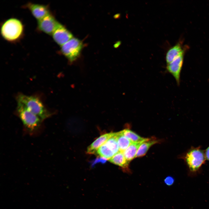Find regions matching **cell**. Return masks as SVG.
<instances>
[{
    "label": "cell",
    "instance_id": "obj_3",
    "mask_svg": "<svg viewBox=\"0 0 209 209\" xmlns=\"http://www.w3.org/2000/svg\"><path fill=\"white\" fill-rule=\"evenodd\" d=\"M182 158L184 159L189 170L192 172L198 171L206 160L205 151L199 146L192 147Z\"/></svg>",
    "mask_w": 209,
    "mask_h": 209
},
{
    "label": "cell",
    "instance_id": "obj_18",
    "mask_svg": "<svg viewBox=\"0 0 209 209\" xmlns=\"http://www.w3.org/2000/svg\"><path fill=\"white\" fill-rule=\"evenodd\" d=\"M174 178L171 176H167L164 180L165 183L167 186H171L174 183Z\"/></svg>",
    "mask_w": 209,
    "mask_h": 209
},
{
    "label": "cell",
    "instance_id": "obj_5",
    "mask_svg": "<svg viewBox=\"0 0 209 209\" xmlns=\"http://www.w3.org/2000/svg\"><path fill=\"white\" fill-rule=\"evenodd\" d=\"M83 46L81 40L73 37L61 46L60 51L69 62L72 63L79 58Z\"/></svg>",
    "mask_w": 209,
    "mask_h": 209
},
{
    "label": "cell",
    "instance_id": "obj_1",
    "mask_svg": "<svg viewBox=\"0 0 209 209\" xmlns=\"http://www.w3.org/2000/svg\"><path fill=\"white\" fill-rule=\"evenodd\" d=\"M17 104L23 106L42 120L51 115L42 100L36 96L20 94L17 96Z\"/></svg>",
    "mask_w": 209,
    "mask_h": 209
},
{
    "label": "cell",
    "instance_id": "obj_10",
    "mask_svg": "<svg viewBox=\"0 0 209 209\" xmlns=\"http://www.w3.org/2000/svg\"><path fill=\"white\" fill-rule=\"evenodd\" d=\"M188 46H183V41H180L170 48L167 52L165 57L167 64L170 63L182 53L186 51Z\"/></svg>",
    "mask_w": 209,
    "mask_h": 209
},
{
    "label": "cell",
    "instance_id": "obj_4",
    "mask_svg": "<svg viewBox=\"0 0 209 209\" xmlns=\"http://www.w3.org/2000/svg\"><path fill=\"white\" fill-rule=\"evenodd\" d=\"M17 112L24 126L30 133L35 132L40 127L43 120L23 106L17 104Z\"/></svg>",
    "mask_w": 209,
    "mask_h": 209
},
{
    "label": "cell",
    "instance_id": "obj_11",
    "mask_svg": "<svg viewBox=\"0 0 209 209\" xmlns=\"http://www.w3.org/2000/svg\"><path fill=\"white\" fill-rule=\"evenodd\" d=\"M109 160L110 162L121 167L123 172L128 173L131 172L129 167V162L126 159L123 152L119 151Z\"/></svg>",
    "mask_w": 209,
    "mask_h": 209
},
{
    "label": "cell",
    "instance_id": "obj_13",
    "mask_svg": "<svg viewBox=\"0 0 209 209\" xmlns=\"http://www.w3.org/2000/svg\"><path fill=\"white\" fill-rule=\"evenodd\" d=\"M160 141L155 138L152 137L143 142L140 145L137 152L136 158L142 157L147 153L149 148L153 145Z\"/></svg>",
    "mask_w": 209,
    "mask_h": 209
},
{
    "label": "cell",
    "instance_id": "obj_15",
    "mask_svg": "<svg viewBox=\"0 0 209 209\" xmlns=\"http://www.w3.org/2000/svg\"><path fill=\"white\" fill-rule=\"evenodd\" d=\"M119 151L123 152L132 142L123 134L122 131L116 133Z\"/></svg>",
    "mask_w": 209,
    "mask_h": 209
},
{
    "label": "cell",
    "instance_id": "obj_19",
    "mask_svg": "<svg viewBox=\"0 0 209 209\" xmlns=\"http://www.w3.org/2000/svg\"><path fill=\"white\" fill-rule=\"evenodd\" d=\"M205 153L206 160L209 161V146L205 150Z\"/></svg>",
    "mask_w": 209,
    "mask_h": 209
},
{
    "label": "cell",
    "instance_id": "obj_12",
    "mask_svg": "<svg viewBox=\"0 0 209 209\" xmlns=\"http://www.w3.org/2000/svg\"><path fill=\"white\" fill-rule=\"evenodd\" d=\"M115 133L111 132L100 136L88 147L87 153L90 154L96 153L98 149L108 139L114 136Z\"/></svg>",
    "mask_w": 209,
    "mask_h": 209
},
{
    "label": "cell",
    "instance_id": "obj_7",
    "mask_svg": "<svg viewBox=\"0 0 209 209\" xmlns=\"http://www.w3.org/2000/svg\"><path fill=\"white\" fill-rule=\"evenodd\" d=\"M184 52L170 63L167 64L166 70L175 79L177 85L180 82V74L183 64L185 53Z\"/></svg>",
    "mask_w": 209,
    "mask_h": 209
},
{
    "label": "cell",
    "instance_id": "obj_17",
    "mask_svg": "<svg viewBox=\"0 0 209 209\" xmlns=\"http://www.w3.org/2000/svg\"><path fill=\"white\" fill-rule=\"evenodd\" d=\"M124 135L132 142H138L146 140L149 138L142 137L131 130L125 129L122 130Z\"/></svg>",
    "mask_w": 209,
    "mask_h": 209
},
{
    "label": "cell",
    "instance_id": "obj_2",
    "mask_svg": "<svg viewBox=\"0 0 209 209\" xmlns=\"http://www.w3.org/2000/svg\"><path fill=\"white\" fill-rule=\"evenodd\" d=\"M24 27L22 22L18 19L12 18L3 23L0 29L1 34L7 41L14 42L23 37Z\"/></svg>",
    "mask_w": 209,
    "mask_h": 209
},
{
    "label": "cell",
    "instance_id": "obj_8",
    "mask_svg": "<svg viewBox=\"0 0 209 209\" xmlns=\"http://www.w3.org/2000/svg\"><path fill=\"white\" fill-rule=\"evenodd\" d=\"M23 7L29 10L37 21L42 19L51 13L48 5L28 2Z\"/></svg>",
    "mask_w": 209,
    "mask_h": 209
},
{
    "label": "cell",
    "instance_id": "obj_16",
    "mask_svg": "<svg viewBox=\"0 0 209 209\" xmlns=\"http://www.w3.org/2000/svg\"><path fill=\"white\" fill-rule=\"evenodd\" d=\"M96 153L101 157L108 160L115 154L105 143L98 149Z\"/></svg>",
    "mask_w": 209,
    "mask_h": 209
},
{
    "label": "cell",
    "instance_id": "obj_6",
    "mask_svg": "<svg viewBox=\"0 0 209 209\" xmlns=\"http://www.w3.org/2000/svg\"><path fill=\"white\" fill-rule=\"evenodd\" d=\"M60 24L51 13L37 21V28L39 31L52 35Z\"/></svg>",
    "mask_w": 209,
    "mask_h": 209
},
{
    "label": "cell",
    "instance_id": "obj_14",
    "mask_svg": "<svg viewBox=\"0 0 209 209\" xmlns=\"http://www.w3.org/2000/svg\"><path fill=\"white\" fill-rule=\"evenodd\" d=\"M144 141H145L138 142H132L123 152L126 159L128 161L130 162L136 158L139 147L142 143Z\"/></svg>",
    "mask_w": 209,
    "mask_h": 209
},
{
    "label": "cell",
    "instance_id": "obj_9",
    "mask_svg": "<svg viewBox=\"0 0 209 209\" xmlns=\"http://www.w3.org/2000/svg\"><path fill=\"white\" fill-rule=\"evenodd\" d=\"M51 36L54 41L61 46L73 37L72 33L60 23Z\"/></svg>",
    "mask_w": 209,
    "mask_h": 209
}]
</instances>
